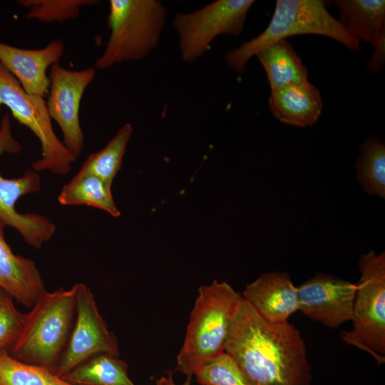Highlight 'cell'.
I'll return each instance as SVG.
<instances>
[{"label":"cell","mask_w":385,"mask_h":385,"mask_svg":"<svg viewBox=\"0 0 385 385\" xmlns=\"http://www.w3.org/2000/svg\"><path fill=\"white\" fill-rule=\"evenodd\" d=\"M225 351L235 359L250 385H312V367L299 331L289 322H267L242 297Z\"/></svg>","instance_id":"obj_1"},{"label":"cell","mask_w":385,"mask_h":385,"mask_svg":"<svg viewBox=\"0 0 385 385\" xmlns=\"http://www.w3.org/2000/svg\"><path fill=\"white\" fill-rule=\"evenodd\" d=\"M241 299L242 295L225 282L214 280L200 287L177 356L176 371L192 376L200 366L225 351Z\"/></svg>","instance_id":"obj_2"},{"label":"cell","mask_w":385,"mask_h":385,"mask_svg":"<svg viewBox=\"0 0 385 385\" xmlns=\"http://www.w3.org/2000/svg\"><path fill=\"white\" fill-rule=\"evenodd\" d=\"M304 34L332 38L351 51H359L360 43L344 30L322 0H277L265 29L225 55L226 63L238 73L245 71L249 60L262 48L281 40Z\"/></svg>","instance_id":"obj_3"},{"label":"cell","mask_w":385,"mask_h":385,"mask_svg":"<svg viewBox=\"0 0 385 385\" xmlns=\"http://www.w3.org/2000/svg\"><path fill=\"white\" fill-rule=\"evenodd\" d=\"M107 26L110 34L95 67L106 70L142 60L159 44L168 16L158 0H110Z\"/></svg>","instance_id":"obj_4"},{"label":"cell","mask_w":385,"mask_h":385,"mask_svg":"<svg viewBox=\"0 0 385 385\" xmlns=\"http://www.w3.org/2000/svg\"><path fill=\"white\" fill-rule=\"evenodd\" d=\"M75 312L74 286L69 289L46 291L26 314L23 329L11 356L56 373Z\"/></svg>","instance_id":"obj_5"},{"label":"cell","mask_w":385,"mask_h":385,"mask_svg":"<svg viewBox=\"0 0 385 385\" xmlns=\"http://www.w3.org/2000/svg\"><path fill=\"white\" fill-rule=\"evenodd\" d=\"M352 329L340 334L342 342L369 354L379 364L385 361V253L360 256Z\"/></svg>","instance_id":"obj_6"},{"label":"cell","mask_w":385,"mask_h":385,"mask_svg":"<svg viewBox=\"0 0 385 385\" xmlns=\"http://www.w3.org/2000/svg\"><path fill=\"white\" fill-rule=\"evenodd\" d=\"M5 106L13 117L29 129L41 145V156L32 163L36 172L49 171L66 175L76 160L56 135L46 101L26 93L16 79L0 63V107Z\"/></svg>","instance_id":"obj_7"},{"label":"cell","mask_w":385,"mask_h":385,"mask_svg":"<svg viewBox=\"0 0 385 385\" xmlns=\"http://www.w3.org/2000/svg\"><path fill=\"white\" fill-rule=\"evenodd\" d=\"M255 2L217 0L190 13H177L173 26L183 61L192 63L200 58L220 35H240Z\"/></svg>","instance_id":"obj_8"},{"label":"cell","mask_w":385,"mask_h":385,"mask_svg":"<svg viewBox=\"0 0 385 385\" xmlns=\"http://www.w3.org/2000/svg\"><path fill=\"white\" fill-rule=\"evenodd\" d=\"M20 143L14 138L10 117L4 114L0 122V158L4 153H17ZM41 188L38 173L26 170L16 178H6L0 173V220L15 229L31 247L39 249L56 231V225L47 217L36 213H20L16 203L21 197L38 192Z\"/></svg>","instance_id":"obj_9"},{"label":"cell","mask_w":385,"mask_h":385,"mask_svg":"<svg viewBox=\"0 0 385 385\" xmlns=\"http://www.w3.org/2000/svg\"><path fill=\"white\" fill-rule=\"evenodd\" d=\"M73 286L76 320L57 366L60 377L97 354L119 355L117 340L99 313L90 288L83 283Z\"/></svg>","instance_id":"obj_10"},{"label":"cell","mask_w":385,"mask_h":385,"mask_svg":"<svg viewBox=\"0 0 385 385\" xmlns=\"http://www.w3.org/2000/svg\"><path fill=\"white\" fill-rule=\"evenodd\" d=\"M95 76L94 68L69 70L59 63L53 65L48 72V111L61 130L63 143L76 159L84 147L79 115L81 103Z\"/></svg>","instance_id":"obj_11"},{"label":"cell","mask_w":385,"mask_h":385,"mask_svg":"<svg viewBox=\"0 0 385 385\" xmlns=\"http://www.w3.org/2000/svg\"><path fill=\"white\" fill-rule=\"evenodd\" d=\"M299 311L335 329L351 321L356 284L319 272L299 287Z\"/></svg>","instance_id":"obj_12"},{"label":"cell","mask_w":385,"mask_h":385,"mask_svg":"<svg viewBox=\"0 0 385 385\" xmlns=\"http://www.w3.org/2000/svg\"><path fill=\"white\" fill-rule=\"evenodd\" d=\"M65 50L61 40L41 48H19L0 41V63L28 93L44 97L48 93V69L59 63Z\"/></svg>","instance_id":"obj_13"},{"label":"cell","mask_w":385,"mask_h":385,"mask_svg":"<svg viewBox=\"0 0 385 385\" xmlns=\"http://www.w3.org/2000/svg\"><path fill=\"white\" fill-rule=\"evenodd\" d=\"M242 297L270 323L288 322L299 311L297 287L286 272L262 274L245 287Z\"/></svg>","instance_id":"obj_14"},{"label":"cell","mask_w":385,"mask_h":385,"mask_svg":"<svg viewBox=\"0 0 385 385\" xmlns=\"http://www.w3.org/2000/svg\"><path fill=\"white\" fill-rule=\"evenodd\" d=\"M6 224L0 220V287L16 302L31 308L46 290L35 262L15 255L5 239Z\"/></svg>","instance_id":"obj_15"},{"label":"cell","mask_w":385,"mask_h":385,"mask_svg":"<svg viewBox=\"0 0 385 385\" xmlns=\"http://www.w3.org/2000/svg\"><path fill=\"white\" fill-rule=\"evenodd\" d=\"M268 104L279 121L299 127L314 125L323 109L320 91L309 81L271 91Z\"/></svg>","instance_id":"obj_16"},{"label":"cell","mask_w":385,"mask_h":385,"mask_svg":"<svg viewBox=\"0 0 385 385\" xmlns=\"http://www.w3.org/2000/svg\"><path fill=\"white\" fill-rule=\"evenodd\" d=\"M338 21L351 38L374 46L385 31V1L336 0Z\"/></svg>","instance_id":"obj_17"},{"label":"cell","mask_w":385,"mask_h":385,"mask_svg":"<svg viewBox=\"0 0 385 385\" xmlns=\"http://www.w3.org/2000/svg\"><path fill=\"white\" fill-rule=\"evenodd\" d=\"M255 56L265 70L271 91L308 81L307 68L287 40L269 44Z\"/></svg>","instance_id":"obj_18"},{"label":"cell","mask_w":385,"mask_h":385,"mask_svg":"<svg viewBox=\"0 0 385 385\" xmlns=\"http://www.w3.org/2000/svg\"><path fill=\"white\" fill-rule=\"evenodd\" d=\"M111 186L93 175L78 170L63 185L58 196V201L65 206L93 207L117 217L120 215V212L113 199Z\"/></svg>","instance_id":"obj_19"},{"label":"cell","mask_w":385,"mask_h":385,"mask_svg":"<svg viewBox=\"0 0 385 385\" xmlns=\"http://www.w3.org/2000/svg\"><path fill=\"white\" fill-rule=\"evenodd\" d=\"M61 378L76 385H135L128 376L127 364L106 353L93 356Z\"/></svg>","instance_id":"obj_20"},{"label":"cell","mask_w":385,"mask_h":385,"mask_svg":"<svg viewBox=\"0 0 385 385\" xmlns=\"http://www.w3.org/2000/svg\"><path fill=\"white\" fill-rule=\"evenodd\" d=\"M132 133L131 124L125 123L101 150L87 157L79 170L93 175L112 185L114 178L121 168Z\"/></svg>","instance_id":"obj_21"},{"label":"cell","mask_w":385,"mask_h":385,"mask_svg":"<svg viewBox=\"0 0 385 385\" xmlns=\"http://www.w3.org/2000/svg\"><path fill=\"white\" fill-rule=\"evenodd\" d=\"M357 180L365 192L385 196V145L376 135L369 136L359 147L356 161Z\"/></svg>","instance_id":"obj_22"},{"label":"cell","mask_w":385,"mask_h":385,"mask_svg":"<svg viewBox=\"0 0 385 385\" xmlns=\"http://www.w3.org/2000/svg\"><path fill=\"white\" fill-rule=\"evenodd\" d=\"M0 385H76L45 367L0 354Z\"/></svg>","instance_id":"obj_23"},{"label":"cell","mask_w":385,"mask_h":385,"mask_svg":"<svg viewBox=\"0 0 385 385\" xmlns=\"http://www.w3.org/2000/svg\"><path fill=\"white\" fill-rule=\"evenodd\" d=\"M96 0H21L27 9L26 18L44 23H63L78 17L81 8L93 5Z\"/></svg>","instance_id":"obj_24"},{"label":"cell","mask_w":385,"mask_h":385,"mask_svg":"<svg viewBox=\"0 0 385 385\" xmlns=\"http://www.w3.org/2000/svg\"><path fill=\"white\" fill-rule=\"evenodd\" d=\"M200 385H250L235 359L224 351L194 373Z\"/></svg>","instance_id":"obj_25"},{"label":"cell","mask_w":385,"mask_h":385,"mask_svg":"<svg viewBox=\"0 0 385 385\" xmlns=\"http://www.w3.org/2000/svg\"><path fill=\"white\" fill-rule=\"evenodd\" d=\"M26 314L15 307L14 298L0 287V354H10L23 329Z\"/></svg>","instance_id":"obj_26"},{"label":"cell","mask_w":385,"mask_h":385,"mask_svg":"<svg viewBox=\"0 0 385 385\" xmlns=\"http://www.w3.org/2000/svg\"><path fill=\"white\" fill-rule=\"evenodd\" d=\"M374 46V53L367 65V71L371 75H376L385 63V31L380 35Z\"/></svg>","instance_id":"obj_27"},{"label":"cell","mask_w":385,"mask_h":385,"mask_svg":"<svg viewBox=\"0 0 385 385\" xmlns=\"http://www.w3.org/2000/svg\"><path fill=\"white\" fill-rule=\"evenodd\" d=\"M156 385H175L173 378V372L169 371L166 376H162L157 379Z\"/></svg>","instance_id":"obj_28"},{"label":"cell","mask_w":385,"mask_h":385,"mask_svg":"<svg viewBox=\"0 0 385 385\" xmlns=\"http://www.w3.org/2000/svg\"><path fill=\"white\" fill-rule=\"evenodd\" d=\"M191 377L192 376H187L186 380L184 381V383L182 385H192L191 384Z\"/></svg>","instance_id":"obj_29"}]
</instances>
